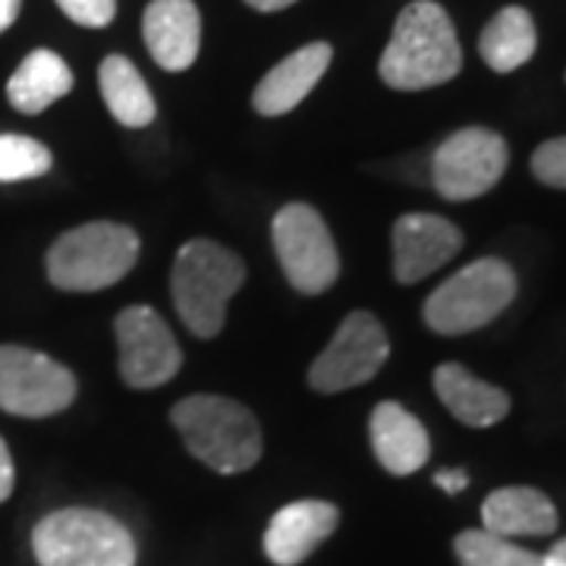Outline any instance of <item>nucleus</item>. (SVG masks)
Returning a JSON list of instances; mask_svg holds the SVG:
<instances>
[{"instance_id":"f8f14e48","label":"nucleus","mask_w":566,"mask_h":566,"mask_svg":"<svg viewBox=\"0 0 566 566\" xmlns=\"http://www.w3.org/2000/svg\"><path fill=\"white\" fill-rule=\"evenodd\" d=\"M463 249L457 223L438 214H403L394 223V274L400 283H419L444 268Z\"/></svg>"},{"instance_id":"a878e982","label":"nucleus","mask_w":566,"mask_h":566,"mask_svg":"<svg viewBox=\"0 0 566 566\" xmlns=\"http://www.w3.org/2000/svg\"><path fill=\"white\" fill-rule=\"evenodd\" d=\"M17 485V469H13V457H10V447L0 438V504L13 494Z\"/></svg>"},{"instance_id":"b1692460","label":"nucleus","mask_w":566,"mask_h":566,"mask_svg":"<svg viewBox=\"0 0 566 566\" xmlns=\"http://www.w3.org/2000/svg\"><path fill=\"white\" fill-rule=\"evenodd\" d=\"M532 174H535V180H542L545 186L566 189V136L551 139L535 148V155H532Z\"/></svg>"},{"instance_id":"7ed1b4c3","label":"nucleus","mask_w":566,"mask_h":566,"mask_svg":"<svg viewBox=\"0 0 566 566\" xmlns=\"http://www.w3.org/2000/svg\"><path fill=\"white\" fill-rule=\"evenodd\" d=\"M243 281L245 264L240 255L211 240H192L182 245L174 262V308L196 337L211 340L221 334L227 305L240 293Z\"/></svg>"},{"instance_id":"f3484780","label":"nucleus","mask_w":566,"mask_h":566,"mask_svg":"<svg viewBox=\"0 0 566 566\" xmlns=\"http://www.w3.org/2000/svg\"><path fill=\"white\" fill-rule=\"evenodd\" d=\"M434 390H438L441 403L450 409V416L469 428H491L510 412L506 390L475 378L469 368L457 363H444L434 368Z\"/></svg>"},{"instance_id":"1a4fd4ad","label":"nucleus","mask_w":566,"mask_h":566,"mask_svg":"<svg viewBox=\"0 0 566 566\" xmlns=\"http://www.w3.org/2000/svg\"><path fill=\"white\" fill-rule=\"evenodd\" d=\"M510 148L485 126H465L434 151L431 182L447 202H469L491 192L504 177Z\"/></svg>"},{"instance_id":"c756f323","label":"nucleus","mask_w":566,"mask_h":566,"mask_svg":"<svg viewBox=\"0 0 566 566\" xmlns=\"http://www.w3.org/2000/svg\"><path fill=\"white\" fill-rule=\"evenodd\" d=\"M542 560H545V566H566V538L551 547V551H547Z\"/></svg>"},{"instance_id":"bb28decb","label":"nucleus","mask_w":566,"mask_h":566,"mask_svg":"<svg viewBox=\"0 0 566 566\" xmlns=\"http://www.w3.org/2000/svg\"><path fill=\"white\" fill-rule=\"evenodd\" d=\"M434 485L444 488L447 494H460V491H465V485H469V475H465L463 469H441V472L434 475Z\"/></svg>"},{"instance_id":"6e6552de","label":"nucleus","mask_w":566,"mask_h":566,"mask_svg":"<svg viewBox=\"0 0 566 566\" xmlns=\"http://www.w3.org/2000/svg\"><path fill=\"white\" fill-rule=\"evenodd\" d=\"M76 400V378L57 359L25 346H0V409L22 419L57 416Z\"/></svg>"},{"instance_id":"0eeeda50","label":"nucleus","mask_w":566,"mask_h":566,"mask_svg":"<svg viewBox=\"0 0 566 566\" xmlns=\"http://www.w3.org/2000/svg\"><path fill=\"white\" fill-rule=\"evenodd\" d=\"M277 262L293 290L305 296H318L340 277L337 245L331 240V230L312 205H283L271 227Z\"/></svg>"},{"instance_id":"39448f33","label":"nucleus","mask_w":566,"mask_h":566,"mask_svg":"<svg viewBox=\"0 0 566 566\" xmlns=\"http://www.w3.org/2000/svg\"><path fill=\"white\" fill-rule=\"evenodd\" d=\"M39 566H136V542L117 516L88 506L48 513L32 532Z\"/></svg>"},{"instance_id":"5701e85b","label":"nucleus","mask_w":566,"mask_h":566,"mask_svg":"<svg viewBox=\"0 0 566 566\" xmlns=\"http://www.w3.org/2000/svg\"><path fill=\"white\" fill-rule=\"evenodd\" d=\"M51 164L54 158L39 139L13 136V133L0 136V182L35 180L51 170Z\"/></svg>"},{"instance_id":"423d86ee","label":"nucleus","mask_w":566,"mask_h":566,"mask_svg":"<svg viewBox=\"0 0 566 566\" xmlns=\"http://www.w3.org/2000/svg\"><path fill=\"white\" fill-rule=\"evenodd\" d=\"M516 300V274L501 259H479L447 277L424 303V324L457 337L491 324Z\"/></svg>"},{"instance_id":"6ab92c4d","label":"nucleus","mask_w":566,"mask_h":566,"mask_svg":"<svg viewBox=\"0 0 566 566\" xmlns=\"http://www.w3.org/2000/svg\"><path fill=\"white\" fill-rule=\"evenodd\" d=\"M73 88V73L54 51H32L7 82V98L20 114H41Z\"/></svg>"},{"instance_id":"4be33fe9","label":"nucleus","mask_w":566,"mask_h":566,"mask_svg":"<svg viewBox=\"0 0 566 566\" xmlns=\"http://www.w3.org/2000/svg\"><path fill=\"white\" fill-rule=\"evenodd\" d=\"M460 566H545L542 554L513 545L485 528H465L453 542Z\"/></svg>"},{"instance_id":"f257e3e1","label":"nucleus","mask_w":566,"mask_h":566,"mask_svg":"<svg viewBox=\"0 0 566 566\" xmlns=\"http://www.w3.org/2000/svg\"><path fill=\"white\" fill-rule=\"evenodd\" d=\"M463 66V51L447 10L434 0H416L397 17L378 73L397 92H422L450 82Z\"/></svg>"},{"instance_id":"f03ea898","label":"nucleus","mask_w":566,"mask_h":566,"mask_svg":"<svg viewBox=\"0 0 566 566\" xmlns=\"http://www.w3.org/2000/svg\"><path fill=\"white\" fill-rule=\"evenodd\" d=\"M189 453L221 475L245 472L262 460V428L243 403L218 394H192L170 412Z\"/></svg>"},{"instance_id":"393cba45","label":"nucleus","mask_w":566,"mask_h":566,"mask_svg":"<svg viewBox=\"0 0 566 566\" xmlns=\"http://www.w3.org/2000/svg\"><path fill=\"white\" fill-rule=\"evenodd\" d=\"M57 7L85 29H104L117 17V0H57Z\"/></svg>"},{"instance_id":"cd10ccee","label":"nucleus","mask_w":566,"mask_h":566,"mask_svg":"<svg viewBox=\"0 0 566 566\" xmlns=\"http://www.w3.org/2000/svg\"><path fill=\"white\" fill-rule=\"evenodd\" d=\"M22 0H0V32H7L20 17Z\"/></svg>"},{"instance_id":"412c9836","label":"nucleus","mask_w":566,"mask_h":566,"mask_svg":"<svg viewBox=\"0 0 566 566\" xmlns=\"http://www.w3.org/2000/svg\"><path fill=\"white\" fill-rule=\"evenodd\" d=\"M98 82H102L104 104L114 114V120L129 129H142L155 120V98L139 70L126 57L120 54L107 57L98 70Z\"/></svg>"},{"instance_id":"aec40b11","label":"nucleus","mask_w":566,"mask_h":566,"mask_svg":"<svg viewBox=\"0 0 566 566\" xmlns=\"http://www.w3.org/2000/svg\"><path fill=\"white\" fill-rule=\"evenodd\" d=\"M538 48V32L535 22L523 7H504L494 20L488 22L482 39H479V54L494 73H513L523 63L532 61Z\"/></svg>"},{"instance_id":"20e7f679","label":"nucleus","mask_w":566,"mask_h":566,"mask_svg":"<svg viewBox=\"0 0 566 566\" xmlns=\"http://www.w3.org/2000/svg\"><path fill=\"white\" fill-rule=\"evenodd\" d=\"M139 262V237L114 221L82 223L48 249V281L66 293H95Z\"/></svg>"},{"instance_id":"c85d7f7f","label":"nucleus","mask_w":566,"mask_h":566,"mask_svg":"<svg viewBox=\"0 0 566 566\" xmlns=\"http://www.w3.org/2000/svg\"><path fill=\"white\" fill-rule=\"evenodd\" d=\"M245 3L262 10V13H274V10H283V7H293L296 0H245Z\"/></svg>"},{"instance_id":"ddd939ff","label":"nucleus","mask_w":566,"mask_h":566,"mask_svg":"<svg viewBox=\"0 0 566 566\" xmlns=\"http://www.w3.org/2000/svg\"><path fill=\"white\" fill-rule=\"evenodd\" d=\"M340 523V510L327 501H293L274 513L264 532V554L277 566H296L315 554Z\"/></svg>"},{"instance_id":"dca6fc26","label":"nucleus","mask_w":566,"mask_h":566,"mask_svg":"<svg viewBox=\"0 0 566 566\" xmlns=\"http://www.w3.org/2000/svg\"><path fill=\"white\" fill-rule=\"evenodd\" d=\"M368 434H371L375 460L385 465L390 475H412L431 457V441H428L424 424L400 403L387 400L375 406Z\"/></svg>"},{"instance_id":"9b49d317","label":"nucleus","mask_w":566,"mask_h":566,"mask_svg":"<svg viewBox=\"0 0 566 566\" xmlns=\"http://www.w3.org/2000/svg\"><path fill=\"white\" fill-rule=\"evenodd\" d=\"M120 378L136 390L167 385L182 365V349L164 318L148 305H129L114 322Z\"/></svg>"},{"instance_id":"4468645a","label":"nucleus","mask_w":566,"mask_h":566,"mask_svg":"<svg viewBox=\"0 0 566 566\" xmlns=\"http://www.w3.org/2000/svg\"><path fill=\"white\" fill-rule=\"evenodd\" d=\"M148 54L167 73H182L199 57L202 17L192 0H151L142 17Z\"/></svg>"},{"instance_id":"9d476101","label":"nucleus","mask_w":566,"mask_h":566,"mask_svg":"<svg viewBox=\"0 0 566 566\" xmlns=\"http://www.w3.org/2000/svg\"><path fill=\"white\" fill-rule=\"evenodd\" d=\"M390 356L381 322L371 312L346 315L334 340L324 346V353L308 368V385L318 394H340L349 387L371 381Z\"/></svg>"},{"instance_id":"a211bd4d","label":"nucleus","mask_w":566,"mask_h":566,"mask_svg":"<svg viewBox=\"0 0 566 566\" xmlns=\"http://www.w3.org/2000/svg\"><path fill=\"white\" fill-rule=\"evenodd\" d=\"M482 523L485 532L513 542L520 535H551L557 528V510L535 488H501L482 504Z\"/></svg>"},{"instance_id":"2eb2a0df","label":"nucleus","mask_w":566,"mask_h":566,"mask_svg":"<svg viewBox=\"0 0 566 566\" xmlns=\"http://www.w3.org/2000/svg\"><path fill=\"white\" fill-rule=\"evenodd\" d=\"M331 44L315 41V44H305L296 54H290L286 61H281L259 85H255V95H252V107L262 114V117H283L290 114L293 107L308 98V92L318 85L327 66H331Z\"/></svg>"}]
</instances>
